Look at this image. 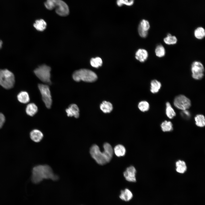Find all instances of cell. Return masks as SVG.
<instances>
[{
  "mask_svg": "<svg viewBox=\"0 0 205 205\" xmlns=\"http://www.w3.org/2000/svg\"><path fill=\"white\" fill-rule=\"evenodd\" d=\"M33 26L37 30L43 31L46 28L47 24L43 19H40L36 20Z\"/></svg>",
  "mask_w": 205,
  "mask_h": 205,
  "instance_id": "obj_19",
  "label": "cell"
},
{
  "mask_svg": "<svg viewBox=\"0 0 205 205\" xmlns=\"http://www.w3.org/2000/svg\"><path fill=\"white\" fill-rule=\"evenodd\" d=\"M2 44V42L0 40V48L1 47Z\"/></svg>",
  "mask_w": 205,
  "mask_h": 205,
  "instance_id": "obj_35",
  "label": "cell"
},
{
  "mask_svg": "<svg viewBox=\"0 0 205 205\" xmlns=\"http://www.w3.org/2000/svg\"><path fill=\"white\" fill-rule=\"evenodd\" d=\"M100 108L104 113H108L112 110L113 106L112 104L110 102L104 101L101 104Z\"/></svg>",
  "mask_w": 205,
  "mask_h": 205,
  "instance_id": "obj_17",
  "label": "cell"
},
{
  "mask_svg": "<svg viewBox=\"0 0 205 205\" xmlns=\"http://www.w3.org/2000/svg\"><path fill=\"white\" fill-rule=\"evenodd\" d=\"M132 197L133 194L132 192L127 188H126L124 190H122L119 196L120 198L125 201H130Z\"/></svg>",
  "mask_w": 205,
  "mask_h": 205,
  "instance_id": "obj_14",
  "label": "cell"
},
{
  "mask_svg": "<svg viewBox=\"0 0 205 205\" xmlns=\"http://www.w3.org/2000/svg\"><path fill=\"white\" fill-rule=\"evenodd\" d=\"M67 116L69 117L74 116L78 118L79 116V110L77 106L74 104H70L65 110Z\"/></svg>",
  "mask_w": 205,
  "mask_h": 205,
  "instance_id": "obj_11",
  "label": "cell"
},
{
  "mask_svg": "<svg viewBox=\"0 0 205 205\" xmlns=\"http://www.w3.org/2000/svg\"><path fill=\"white\" fill-rule=\"evenodd\" d=\"M176 171L180 173H183L186 171L187 166L185 162L183 160H179L176 163Z\"/></svg>",
  "mask_w": 205,
  "mask_h": 205,
  "instance_id": "obj_15",
  "label": "cell"
},
{
  "mask_svg": "<svg viewBox=\"0 0 205 205\" xmlns=\"http://www.w3.org/2000/svg\"><path fill=\"white\" fill-rule=\"evenodd\" d=\"M18 101L22 103H26L29 102L30 97L28 93L26 91H22L19 93L17 96Z\"/></svg>",
  "mask_w": 205,
  "mask_h": 205,
  "instance_id": "obj_18",
  "label": "cell"
},
{
  "mask_svg": "<svg viewBox=\"0 0 205 205\" xmlns=\"http://www.w3.org/2000/svg\"><path fill=\"white\" fill-rule=\"evenodd\" d=\"M38 87L46 107L50 108L52 105V100L49 86L46 85L39 84Z\"/></svg>",
  "mask_w": 205,
  "mask_h": 205,
  "instance_id": "obj_7",
  "label": "cell"
},
{
  "mask_svg": "<svg viewBox=\"0 0 205 205\" xmlns=\"http://www.w3.org/2000/svg\"><path fill=\"white\" fill-rule=\"evenodd\" d=\"M181 114L182 116L185 118H189L190 116V112L186 110H183L181 112Z\"/></svg>",
  "mask_w": 205,
  "mask_h": 205,
  "instance_id": "obj_33",
  "label": "cell"
},
{
  "mask_svg": "<svg viewBox=\"0 0 205 205\" xmlns=\"http://www.w3.org/2000/svg\"><path fill=\"white\" fill-rule=\"evenodd\" d=\"M15 82L14 76L12 72L7 69L0 70V85L9 89L13 87Z\"/></svg>",
  "mask_w": 205,
  "mask_h": 205,
  "instance_id": "obj_5",
  "label": "cell"
},
{
  "mask_svg": "<svg viewBox=\"0 0 205 205\" xmlns=\"http://www.w3.org/2000/svg\"><path fill=\"white\" fill-rule=\"evenodd\" d=\"M90 63L92 67L97 68L102 65V62L100 58L97 57L95 58H91L90 60Z\"/></svg>",
  "mask_w": 205,
  "mask_h": 205,
  "instance_id": "obj_28",
  "label": "cell"
},
{
  "mask_svg": "<svg viewBox=\"0 0 205 205\" xmlns=\"http://www.w3.org/2000/svg\"><path fill=\"white\" fill-rule=\"evenodd\" d=\"M104 150L101 152L99 146L96 144L92 145L90 149L92 157L99 164L104 165L110 162L113 155V151L110 145L105 143L103 145Z\"/></svg>",
  "mask_w": 205,
  "mask_h": 205,
  "instance_id": "obj_1",
  "label": "cell"
},
{
  "mask_svg": "<svg viewBox=\"0 0 205 205\" xmlns=\"http://www.w3.org/2000/svg\"><path fill=\"white\" fill-rule=\"evenodd\" d=\"M59 179L53 172L52 168L47 165H40L35 166L32 170V180L34 183H38L44 179L54 181Z\"/></svg>",
  "mask_w": 205,
  "mask_h": 205,
  "instance_id": "obj_2",
  "label": "cell"
},
{
  "mask_svg": "<svg viewBox=\"0 0 205 205\" xmlns=\"http://www.w3.org/2000/svg\"><path fill=\"white\" fill-rule=\"evenodd\" d=\"M155 53L156 55L159 58L162 57L165 54V50L164 46L161 44H159L157 46L155 49Z\"/></svg>",
  "mask_w": 205,
  "mask_h": 205,
  "instance_id": "obj_27",
  "label": "cell"
},
{
  "mask_svg": "<svg viewBox=\"0 0 205 205\" xmlns=\"http://www.w3.org/2000/svg\"><path fill=\"white\" fill-rule=\"evenodd\" d=\"M136 170L133 166H130L127 168L124 172V176L126 179L130 182H135L136 181Z\"/></svg>",
  "mask_w": 205,
  "mask_h": 205,
  "instance_id": "obj_10",
  "label": "cell"
},
{
  "mask_svg": "<svg viewBox=\"0 0 205 205\" xmlns=\"http://www.w3.org/2000/svg\"><path fill=\"white\" fill-rule=\"evenodd\" d=\"M5 120V117L4 115L0 113V128L2 127Z\"/></svg>",
  "mask_w": 205,
  "mask_h": 205,
  "instance_id": "obj_34",
  "label": "cell"
},
{
  "mask_svg": "<svg viewBox=\"0 0 205 205\" xmlns=\"http://www.w3.org/2000/svg\"><path fill=\"white\" fill-rule=\"evenodd\" d=\"M163 41L167 44L173 45L177 43V39L175 36H172L170 34L168 33L167 36L164 38Z\"/></svg>",
  "mask_w": 205,
  "mask_h": 205,
  "instance_id": "obj_23",
  "label": "cell"
},
{
  "mask_svg": "<svg viewBox=\"0 0 205 205\" xmlns=\"http://www.w3.org/2000/svg\"><path fill=\"white\" fill-rule=\"evenodd\" d=\"M134 0H117L116 4L118 6L121 7L124 5L130 6L133 5Z\"/></svg>",
  "mask_w": 205,
  "mask_h": 205,
  "instance_id": "obj_31",
  "label": "cell"
},
{
  "mask_svg": "<svg viewBox=\"0 0 205 205\" xmlns=\"http://www.w3.org/2000/svg\"><path fill=\"white\" fill-rule=\"evenodd\" d=\"M161 127L162 130L164 132H170L173 130V126L171 122L170 121L165 120L162 123Z\"/></svg>",
  "mask_w": 205,
  "mask_h": 205,
  "instance_id": "obj_24",
  "label": "cell"
},
{
  "mask_svg": "<svg viewBox=\"0 0 205 205\" xmlns=\"http://www.w3.org/2000/svg\"><path fill=\"white\" fill-rule=\"evenodd\" d=\"M148 56L147 51L143 49H140L136 52L135 54L136 59L141 62L145 61Z\"/></svg>",
  "mask_w": 205,
  "mask_h": 205,
  "instance_id": "obj_12",
  "label": "cell"
},
{
  "mask_svg": "<svg viewBox=\"0 0 205 205\" xmlns=\"http://www.w3.org/2000/svg\"><path fill=\"white\" fill-rule=\"evenodd\" d=\"M161 86V83L157 80H152L151 82L150 91L153 93H157Z\"/></svg>",
  "mask_w": 205,
  "mask_h": 205,
  "instance_id": "obj_20",
  "label": "cell"
},
{
  "mask_svg": "<svg viewBox=\"0 0 205 205\" xmlns=\"http://www.w3.org/2000/svg\"><path fill=\"white\" fill-rule=\"evenodd\" d=\"M138 32L140 36L142 38H145L147 35L148 31H145L138 26Z\"/></svg>",
  "mask_w": 205,
  "mask_h": 205,
  "instance_id": "obj_32",
  "label": "cell"
},
{
  "mask_svg": "<svg viewBox=\"0 0 205 205\" xmlns=\"http://www.w3.org/2000/svg\"><path fill=\"white\" fill-rule=\"evenodd\" d=\"M51 68L45 65L39 66L34 70V73L37 77L42 81L51 84Z\"/></svg>",
  "mask_w": 205,
  "mask_h": 205,
  "instance_id": "obj_6",
  "label": "cell"
},
{
  "mask_svg": "<svg viewBox=\"0 0 205 205\" xmlns=\"http://www.w3.org/2000/svg\"><path fill=\"white\" fill-rule=\"evenodd\" d=\"M73 78L76 82L82 80L86 82H92L95 81L97 77L95 73L91 70L81 69L74 72Z\"/></svg>",
  "mask_w": 205,
  "mask_h": 205,
  "instance_id": "obj_4",
  "label": "cell"
},
{
  "mask_svg": "<svg viewBox=\"0 0 205 205\" xmlns=\"http://www.w3.org/2000/svg\"><path fill=\"white\" fill-rule=\"evenodd\" d=\"M191 69L192 76L194 79L200 80L203 77L204 69L203 64L201 62L198 61L193 62L191 64Z\"/></svg>",
  "mask_w": 205,
  "mask_h": 205,
  "instance_id": "obj_8",
  "label": "cell"
},
{
  "mask_svg": "<svg viewBox=\"0 0 205 205\" xmlns=\"http://www.w3.org/2000/svg\"><path fill=\"white\" fill-rule=\"evenodd\" d=\"M142 29L148 31L150 27V24L148 21L145 19L141 20L138 26Z\"/></svg>",
  "mask_w": 205,
  "mask_h": 205,
  "instance_id": "obj_30",
  "label": "cell"
},
{
  "mask_svg": "<svg viewBox=\"0 0 205 205\" xmlns=\"http://www.w3.org/2000/svg\"><path fill=\"white\" fill-rule=\"evenodd\" d=\"M166 105V114L168 118L172 119L175 116L176 113L169 102H167Z\"/></svg>",
  "mask_w": 205,
  "mask_h": 205,
  "instance_id": "obj_25",
  "label": "cell"
},
{
  "mask_svg": "<svg viewBox=\"0 0 205 205\" xmlns=\"http://www.w3.org/2000/svg\"><path fill=\"white\" fill-rule=\"evenodd\" d=\"M46 8L51 10L56 9L57 14L61 16H66L69 13L67 4L62 0H46L44 3Z\"/></svg>",
  "mask_w": 205,
  "mask_h": 205,
  "instance_id": "obj_3",
  "label": "cell"
},
{
  "mask_svg": "<svg viewBox=\"0 0 205 205\" xmlns=\"http://www.w3.org/2000/svg\"><path fill=\"white\" fill-rule=\"evenodd\" d=\"M114 151L115 154L117 157L123 156L125 155L126 150L124 147L122 145L118 144L114 147Z\"/></svg>",
  "mask_w": 205,
  "mask_h": 205,
  "instance_id": "obj_21",
  "label": "cell"
},
{
  "mask_svg": "<svg viewBox=\"0 0 205 205\" xmlns=\"http://www.w3.org/2000/svg\"><path fill=\"white\" fill-rule=\"evenodd\" d=\"M138 107L141 111L144 112L149 110V105L147 102L145 101H142L139 103Z\"/></svg>",
  "mask_w": 205,
  "mask_h": 205,
  "instance_id": "obj_29",
  "label": "cell"
},
{
  "mask_svg": "<svg viewBox=\"0 0 205 205\" xmlns=\"http://www.w3.org/2000/svg\"><path fill=\"white\" fill-rule=\"evenodd\" d=\"M38 110V107L35 104L30 103L27 106L26 111L28 115L32 116L37 113Z\"/></svg>",
  "mask_w": 205,
  "mask_h": 205,
  "instance_id": "obj_16",
  "label": "cell"
},
{
  "mask_svg": "<svg viewBox=\"0 0 205 205\" xmlns=\"http://www.w3.org/2000/svg\"><path fill=\"white\" fill-rule=\"evenodd\" d=\"M194 119L196 126L200 127H202L205 126V119L203 115L198 114L195 116Z\"/></svg>",
  "mask_w": 205,
  "mask_h": 205,
  "instance_id": "obj_26",
  "label": "cell"
},
{
  "mask_svg": "<svg viewBox=\"0 0 205 205\" xmlns=\"http://www.w3.org/2000/svg\"><path fill=\"white\" fill-rule=\"evenodd\" d=\"M174 104L177 108L183 110L189 108L191 105L190 100L183 95H179L175 98Z\"/></svg>",
  "mask_w": 205,
  "mask_h": 205,
  "instance_id": "obj_9",
  "label": "cell"
},
{
  "mask_svg": "<svg viewBox=\"0 0 205 205\" xmlns=\"http://www.w3.org/2000/svg\"><path fill=\"white\" fill-rule=\"evenodd\" d=\"M194 35L196 38L201 40L203 39L205 36V30L202 27L196 28L194 31Z\"/></svg>",
  "mask_w": 205,
  "mask_h": 205,
  "instance_id": "obj_22",
  "label": "cell"
},
{
  "mask_svg": "<svg viewBox=\"0 0 205 205\" xmlns=\"http://www.w3.org/2000/svg\"><path fill=\"white\" fill-rule=\"evenodd\" d=\"M42 133L40 130L34 129L30 133V137L31 139L35 142H40L43 138Z\"/></svg>",
  "mask_w": 205,
  "mask_h": 205,
  "instance_id": "obj_13",
  "label": "cell"
}]
</instances>
